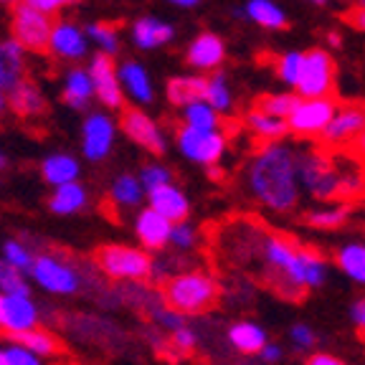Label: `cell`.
<instances>
[{
  "instance_id": "obj_1",
  "label": "cell",
  "mask_w": 365,
  "mask_h": 365,
  "mask_svg": "<svg viewBox=\"0 0 365 365\" xmlns=\"http://www.w3.org/2000/svg\"><path fill=\"white\" fill-rule=\"evenodd\" d=\"M246 190L264 211L287 216L302 200L297 178V145L277 140L264 143L246 165Z\"/></svg>"
},
{
  "instance_id": "obj_2",
  "label": "cell",
  "mask_w": 365,
  "mask_h": 365,
  "mask_svg": "<svg viewBox=\"0 0 365 365\" xmlns=\"http://www.w3.org/2000/svg\"><path fill=\"white\" fill-rule=\"evenodd\" d=\"M259 259L269 284L289 299H299L304 292L319 289L327 282V259L319 251L297 246L284 236L264 234Z\"/></svg>"
},
{
  "instance_id": "obj_3",
  "label": "cell",
  "mask_w": 365,
  "mask_h": 365,
  "mask_svg": "<svg viewBox=\"0 0 365 365\" xmlns=\"http://www.w3.org/2000/svg\"><path fill=\"white\" fill-rule=\"evenodd\" d=\"M160 294L170 309L185 314V317H195V314H205L208 309L216 307L218 297H221V284L213 274L203 272V269H182L160 287Z\"/></svg>"
},
{
  "instance_id": "obj_4",
  "label": "cell",
  "mask_w": 365,
  "mask_h": 365,
  "mask_svg": "<svg viewBox=\"0 0 365 365\" xmlns=\"http://www.w3.org/2000/svg\"><path fill=\"white\" fill-rule=\"evenodd\" d=\"M297 178H299L302 195L307 193L319 203L340 198L337 165L325 150L312 148V145H297Z\"/></svg>"
},
{
  "instance_id": "obj_5",
  "label": "cell",
  "mask_w": 365,
  "mask_h": 365,
  "mask_svg": "<svg viewBox=\"0 0 365 365\" xmlns=\"http://www.w3.org/2000/svg\"><path fill=\"white\" fill-rule=\"evenodd\" d=\"M29 279L38 289L53 297H74L84 292V272L79 264L58 251H36V259L29 269Z\"/></svg>"
},
{
  "instance_id": "obj_6",
  "label": "cell",
  "mask_w": 365,
  "mask_h": 365,
  "mask_svg": "<svg viewBox=\"0 0 365 365\" xmlns=\"http://www.w3.org/2000/svg\"><path fill=\"white\" fill-rule=\"evenodd\" d=\"M94 269L112 282H150L153 254L130 244H104L94 251Z\"/></svg>"
},
{
  "instance_id": "obj_7",
  "label": "cell",
  "mask_w": 365,
  "mask_h": 365,
  "mask_svg": "<svg viewBox=\"0 0 365 365\" xmlns=\"http://www.w3.org/2000/svg\"><path fill=\"white\" fill-rule=\"evenodd\" d=\"M175 148L193 165L211 168L218 165L226 155L228 135L223 130H193V127L178 125Z\"/></svg>"
},
{
  "instance_id": "obj_8",
  "label": "cell",
  "mask_w": 365,
  "mask_h": 365,
  "mask_svg": "<svg viewBox=\"0 0 365 365\" xmlns=\"http://www.w3.org/2000/svg\"><path fill=\"white\" fill-rule=\"evenodd\" d=\"M117 130L130 140L132 145H137L140 150L150 155H165L168 153V135L160 127V122L153 114H148V109L143 107H125L120 112L117 120Z\"/></svg>"
},
{
  "instance_id": "obj_9",
  "label": "cell",
  "mask_w": 365,
  "mask_h": 365,
  "mask_svg": "<svg viewBox=\"0 0 365 365\" xmlns=\"http://www.w3.org/2000/svg\"><path fill=\"white\" fill-rule=\"evenodd\" d=\"M294 91L302 99L332 97L335 91V58L327 48H309L302 58V74Z\"/></svg>"
},
{
  "instance_id": "obj_10",
  "label": "cell",
  "mask_w": 365,
  "mask_h": 365,
  "mask_svg": "<svg viewBox=\"0 0 365 365\" xmlns=\"http://www.w3.org/2000/svg\"><path fill=\"white\" fill-rule=\"evenodd\" d=\"M51 26H53L51 16L36 11V8L26 6V3L13 6L11 38L16 41L26 53H46L48 36H51Z\"/></svg>"
},
{
  "instance_id": "obj_11",
  "label": "cell",
  "mask_w": 365,
  "mask_h": 365,
  "mask_svg": "<svg viewBox=\"0 0 365 365\" xmlns=\"http://www.w3.org/2000/svg\"><path fill=\"white\" fill-rule=\"evenodd\" d=\"M337 109V102L332 97H319V99H299L292 114L287 117V130L292 137L309 143L314 137H322L325 127L330 125L332 114Z\"/></svg>"
},
{
  "instance_id": "obj_12",
  "label": "cell",
  "mask_w": 365,
  "mask_h": 365,
  "mask_svg": "<svg viewBox=\"0 0 365 365\" xmlns=\"http://www.w3.org/2000/svg\"><path fill=\"white\" fill-rule=\"evenodd\" d=\"M117 120L107 109L89 112L81 122V155L89 163H102L112 155L117 143Z\"/></svg>"
},
{
  "instance_id": "obj_13",
  "label": "cell",
  "mask_w": 365,
  "mask_h": 365,
  "mask_svg": "<svg viewBox=\"0 0 365 365\" xmlns=\"http://www.w3.org/2000/svg\"><path fill=\"white\" fill-rule=\"evenodd\" d=\"M86 71H89L94 99H97L107 112H122L127 99H125V94H122L114 56H107V53H99V51L91 53L89 63H86Z\"/></svg>"
},
{
  "instance_id": "obj_14",
  "label": "cell",
  "mask_w": 365,
  "mask_h": 365,
  "mask_svg": "<svg viewBox=\"0 0 365 365\" xmlns=\"http://www.w3.org/2000/svg\"><path fill=\"white\" fill-rule=\"evenodd\" d=\"M46 53H51L53 58H61V61L68 63L84 61L89 56V38H86L84 29H81L79 23L68 21V18H58L51 26Z\"/></svg>"
},
{
  "instance_id": "obj_15",
  "label": "cell",
  "mask_w": 365,
  "mask_h": 365,
  "mask_svg": "<svg viewBox=\"0 0 365 365\" xmlns=\"http://www.w3.org/2000/svg\"><path fill=\"white\" fill-rule=\"evenodd\" d=\"M365 132V107L363 104H342L335 109L330 125L322 132V143L327 148H345V145L355 143Z\"/></svg>"
},
{
  "instance_id": "obj_16",
  "label": "cell",
  "mask_w": 365,
  "mask_h": 365,
  "mask_svg": "<svg viewBox=\"0 0 365 365\" xmlns=\"http://www.w3.org/2000/svg\"><path fill=\"white\" fill-rule=\"evenodd\" d=\"M226 61V41L213 31L198 34L185 48V63L190 66L193 74H213L221 71Z\"/></svg>"
},
{
  "instance_id": "obj_17",
  "label": "cell",
  "mask_w": 365,
  "mask_h": 365,
  "mask_svg": "<svg viewBox=\"0 0 365 365\" xmlns=\"http://www.w3.org/2000/svg\"><path fill=\"white\" fill-rule=\"evenodd\" d=\"M170 226L173 223L160 216L158 211H153L150 205H143L135 213V221H132V231H135L137 244H140V249L150 251V254H163L168 249Z\"/></svg>"
},
{
  "instance_id": "obj_18",
  "label": "cell",
  "mask_w": 365,
  "mask_h": 365,
  "mask_svg": "<svg viewBox=\"0 0 365 365\" xmlns=\"http://www.w3.org/2000/svg\"><path fill=\"white\" fill-rule=\"evenodd\" d=\"M117 76H120V86L125 99H130L135 107L145 109L150 104H155V84L148 66L130 58V61L117 63Z\"/></svg>"
},
{
  "instance_id": "obj_19",
  "label": "cell",
  "mask_w": 365,
  "mask_h": 365,
  "mask_svg": "<svg viewBox=\"0 0 365 365\" xmlns=\"http://www.w3.org/2000/svg\"><path fill=\"white\" fill-rule=\"evenodd\" d=\"M41 322V309L34 294H11L3 302V332L16 337L26 330H34Z\"/></svg>"
},
{
  "instance_id": "obj_20",
  "label": "cell",
  "mask_w": 365,
  "mask_h": 365,
  "mask_svg": "<svg viewBox=\"0 0 365 365\" xmlns=\"http://www.w3.org/2000/svg\"><path fill=\"white\" fill-rule=\"evenodd\" d=\"M130 38L132 46L140 48V51H158V48H165L168 43H173L175 26L158 16H143L132 23Z\"/></svg>"
},
{
  "instance_id": "obj_21",
  "label": "cell",
  "mask_w": 365,
  "mask_h": 365,
  "mask_svg": "<svg viewBox=\"0 0 365 365\" xmlns=\"http://www.w3.org/2000/svg\"><path fill=\"white\" fill-rule=\"evenodd\" d=\"M148 205L153 211H158L163 218H168L170 223L185 221L190 216V200L185 195V190L178 188L175 182L160 185V188L148 193Z\"/></svg>"
},
{
  "instance_id": "obj_22",
  "label": "cell",
  "mask_w": 365,
  "mask_h": 365,
  "mask_svg": "<svg viewBox=\"0 0 365 365\" xmlns=\"http://www.w3.org/2000/svg\"><path fill=\"white\" fill-rule=\"evenodd\" d=\"M61 102L74 112H86L89 104L94 102V89L86 66H68L61 79Z\"/></svg>"
},
{
  "instance_id": "obj_23",
  "label": "cell",
  "mask_w": 365,
  "mask_h": 365,
  "mask_svg": "<svg viewBox=\"0 0 365 365\" xmlns=\"http://www.w3.org/2000/svg\"><path fill=\"white\" fill-rule=\"evenodd\" d=\"M8 112H13L21 120H31V117H41L46 112V97L43 91L23 76L13 89H8Z\"/></svg>"
},
{
  "instance_id": "obj_24",
  "label": "cell",
  "mask_w": 365,
  "mask_h": 365,
  "mask_svg": "<svg viewBox=\"0 0 365 365\" xmlns=\"http://www.w3.org/2000/svg\"><path fill=\"white\" fill-rule=\"evenodd\" d=\"M38 173H41V180H43L46 185L56 188V185H63V182L79 180L81 163H79V158L71 153H48L43 160H41Z\"/></svg>"
},
{
  "instance_id": "obj_25",
  "label": "cell",
  "mask_w": 365,
  "mask_h": 365,
  "mask_svg": "<svg viewBox=\"0 0 365 365\" xmlns=\"http://www.w3.org/2000/svg\"><path fill=\"white\" fill-rule=\"evenodd\" d=\"M46 205L53 216H76L89 205V190L84 182H63L51 190V195L46 198Z\"/></svg>"
},
{
  "instance_id": "obj_26",
  "label": "cell",
  "mask_w": 365,
  "mask_h": 365,
  "mask_svg": "<svg viewBox=\"0 0 365 365\" xmlns=\"http://www.w3.org/2000/svg\"><path fill=\"white\" fill-rule=\"evenodd\" d=\"M226 340L239 355H249L251 358V355L262 353V348L269 342V335L254 319H239L226 330Z\"/></svg>"
},
{
  "instance_id": "obj_27",
  "label": "cell",
  "mask_w": 365,
  "mask_h": 365,
  "mask_svg": "<svg viewBox=\"0 0 365 365\" xmlns=\"http://www.w3.org/2000/svg\"><path fill=\"white\" fill-rule=\"evenodd\" d=\"M145 200H148V193H145L137 173L114 175L112 185H109V203L117 205L120 211H140Z\"/></svg>"
},
{
  "instance_id": "obj_28",
  "label": "cell",
  "mask_w": 365,
  "mask_h": 365,
  "mask_svg": "<svg viewBox=\"0 0 365 365\" xmlns=\"http://www.w3.org/2000/svg\"><path fill=\"white\" fill-rule=\"evenodd\" d=\"M241 21H249L264 31H284L287 13L277 0H244L241 6Z\"/></svg>"
},
{
  "instance_id": "obj_29",
  "label": "cell",
  "mask_w": 365,
  "mask_h": 365,
  "mask_svg": "<svg viewBox=\"0 0 365 365\" xmlns=\"http://www.w3.org/2000/svg\"><path fill=\"white\" fill-rule=\"evenodd\" d=\"M26 76V51L13 38L0 41V91H8Z\"/></svg>"
},
{
  "instance_id": "obj_30",
  "label": "cell",
  "mask_w": 365,
  "mask_h": 365,
  "mask_svg": "<svg viewBox=\"0 0 365 365\" xmlns=\"http://www.w3.org/2000/svg\"><path fill=\"white\" fill-rule=\"evenodd\" d=\"M244 127L257 137V140H262V143H277V140H284V137L289 135L287 120L267 114L259 107L249 109V112L244 114Z\"/></svg>"
},
{
  "instance_id": "obj_31",
  "label": "cell",
  "mask_w": 365,
  "mask_h": 365,
  "mask_svg": "<svg viewBox=\"0 0 365 365\" xmlns=\"http://www.w3.org/2000/svg\"><path fill=\"white\" fill-rule=\"evenodd\" d=\"M203 102H208L218 114H231L234 112V89H231V81L223 71H213V74H205L203 79Z\"/></svg>"
},
{
  "instance_id": "obj_32",
  "label": "cell",
  "mask_w": 365,
  "mask_h": 365,
  "mask_svg": "<svg viewBox=\"0 0 365 365\" xmlns=\"http://www.w3.org/2000/svg\"><path fill=\"white\" fill-rule=\"evenodd\" d=\"M335 267L350 282L365 287V241H348L335 251Z\"/></svg>"
},
{
  "instance_id": "obj_33",
  "label": "cell",
  "mask_w": 365,
  "mask_h": 365,
  "mask_svg": "<svg viewBox=\"0 0 365 365\" xmlns=\"http://www.w3.org/2000/svg\"><path fill=\"white\" fill-rule=\"evenodd\" d=\"M8 340L18 342L23 345L26 350H31L34 355H38L41 360H48V358H56V355L63 353V345L53 332L43 330V327H34V330H26L16 337H8Z\"/></svg>"
},
{
  "instance_id": "obj_34",
  "label": "cell",
  "mask_w": 365,
  "mask_h": 365,
  "mask_svg": "<svg viewBox=\"0 0 365 365\" xmlns=\"http://www.w3.org/2000/svg\"><path fill=\"white\" fill-rule=\"evenodd\" d=\"M203 79L205 74H180L173 76L165 84V97L173 107H185L190 102H198L203 97Z\"/></svg>"
},
{
  "instance_id": "obj_35",
  "label": "cell",
  "mask_w": 365,
  "mask_h": 365,
  "mask_svg": "<svg viewBox=\"0 0 365 365\" xmlns=\"http://www.w3.org/2000/svg\"><path fill=\"white\" fill-rule=\"evenodd\" d=\"M223 117L208 102L198 99L185 107H180V125L193 127V130H221Z\"/></svg>"
},
{
  "instance_id": "obj_36",
  "label": "cell",
  "mask_w": 365,
  "mask_h": 365,
  "mask_svg": "<svg viewBox=\"0 0 365 365\" xmlns=\"http://www.w3.org/2000/svg\"><path fill=\"white\" fill-rule=\"evenodd\" d=\"M307 223L312 228H319V231H335V228H342L350 218V208L345 203H335L330 200L327 205H317L312 211H307Z\"/></svg>"
},
{
  "instance_id": "obj_37",
  "label": "cell",
  "mask_w": 365,
  "mask_h": 365,
  "mask_svg": "<svg viewBox=\"0 0 365 365\" xmlns=\"http://www.w3.org/2000/svg\"><path fill=\"white\" fill-rule=\"evenodd\" d=\"M89 46H97L99 53H107V56H117L122 48V38H120V29L112 26L107 21H94L84 29Z\"/></svg>"
},
{
  "instance_id": "obj_38",
  "label": "cell",
  "mask_w": 365,
  "mask_h": 365,
  "mask_svg": "<svg viewBox=\"0 0 365 365\" xmlns=\"http://www.w3.org/2000/svg\"><path fill=\"white\" fill-rule=\"evenodd\" d=\"M200 246V231L195 223L178 221L170 226V236H168V249H173L175 254H190Z\"/></svg>"
},
{
  "instance_id": "obj_39",
  "label": "cell",
  "mask_w": 365,
  "mask_h": 365,
  "mask_svg": "<svg viewBox=\"0 0 365 365\" xmlns=\"http://www.w3.org/2000/svg\"><path fill=\"white\" fill-rule=\"evenodd\" d=\"M302 58L304 51H297V48H289V51L279 53L277 61H274V71H277V79L287 86V89L294 91L297 81H299V74H302Z\"/></svg>"
},
{
  "instance_id": "obj_40",
  "label": "cell",
  "mask_w": 365,
  "mask_h": 365,
  "mask_svg": "<svg viewBox=\"0 0 365 365\" xmlns=\"http://www.w3.org/2000/svg\"><path fill=\"white\" fill-rule=\"evenodd\" d=\"M299 99H302V97H299L297 91L287 89V91H277V94H267V97H262L257 107L264 109L267 114L279 117V120H287V117L292 114V109L297 107V102H299Z\"/></svg>"
},
{
  "instance_id": "obj_41",
  "label": "cell",
  "mask_w": 365,
  "mask_h": 365,
  "mask_svg": "<svg viewBox=\"0 0 365 365\" xmlns=\"http://www.w3.org/2000/svg\"><path fill=\"white\" fill-rule=\"evenodd\" d=\"M0 259H3L6 264H11V267H16L18 272L29 274L31 264H34V259H36V251L31 249L26 241L8 239L6 244H3V257H0Z\"/></svg>"
},
{
  "instance_id": "obj_42",
  "label": "cell",
  "mask_w": 365,
  "mask_h": 365,
  "mask_svg": "<svg viewBox=\"0 0 365 365\" xmlns=\"http://www.w3.org/2000/svg\"><path fill=\"white\" fill-rule=\"evenodd\" d=\"M0 292L6 297L11 294H34L31 289V282H29V274L18 272L16 267L6 264L0 259Z\"/></svg>"
},
{
  "instance_id": "obj_43",
  "label": "cell",
  "mask_w": 365,
  "mask_h": 365,
  "mask_svg": "<svg viewBox=\"0 0 365 365\" xmlns=\"http://www.w3.org/2000/svg\"><path fill=\"white\" fill-rule=\"evenodd\" d=\"M198 345H200L198 330L190 325L178 327V330H173L170 337H168V348L178 355H193L195 350H198Z\"/></svg>"
},
{
  "instance_id": "obj_44",
  "label": "cell",
  "mask_w": 365,
  "mask_h": 365,
  "mask_svg": "<svg viewBox=\"0 0 365 365\" xmlns=\"http://www.w3.org/2000/svg\"><path fill=\"white\" fill-rule=\"evenodd\" d=\"M137 178L143 182L145 193H150V190L160 188V185L173 182V170L168 165H163V163H148V165H143L137 170Z\"/></svg>"
},
{
  "instance_id": "obj_45",
  "label": "cell",
  "mask_w": 365,
  "mask_h": 365,
  "mask_svg": "<svg viewBox=\"0 0 365 365\" xmlns=\"http://www.w3.org/2000/svg\"><path fill=\"white\" fill-rule=\"evenodd\" d=\"M287 337H289L292 350L299 355H309L314 350V345H317V335H314V330L307 322H294L289 327V332H287Z\"/></svg>"
},
{
  "instance_id": "obj_46",
  "label": "cell",
  "mask_w": 365,
  "mask_h": 365,
  "mask_svg": "<svg viewBox=\"0 0 365 365\" xmlns=\"http://www.w3.org/2000/svg\"><path fill=\"white\" fill-rule=\"evenodd\" d=\"M148 319H150V325H155L158 330H165V332H173V330H178V327L188 325V317L175 312V309H170L165 302L160 304L158 309H153V312L148 314Z\"/></svg>"
},
{
  "instance_id": "obj_47",
  "label": "cell",
  "mask_w": 365,
  "mask_h": 365,
  "mask_svg": "<svg viewBox=\"0 0 365 365\" xmlns=\"http://www.w3.org/2000/svg\"><path fill=\"white\" fill-rule=\"evenodd\" d=\"M0 353L8 360V365H43V360L38 355H34L31 350H26L23 345H18L13 340L8 342L6 348H0Z\"/></svg>"
},
{
  "instance_id": "obj_48",
  "label": "cell",
  "mask_w": 365,
  "mask_h": 365,
  "mask_svg": "<svg viewBox=\"0 0 365 365\" xmlns=\"http://www.w3.org/2000/svg\"><path fill=\"white\" fill-rule=\"evenodd\" d=\"M21 3H26V6H31V8H36V11L46 13V16H56V13H61L63 8L76 6L79 0H21Z\"/></svg>"
},
{
  "instance_id": "obj_49",
  "label": "cell",
  "mask_w": 365,
  "mask_h": 365,
  "mask_svg": "<svg viewBox=\"0 0 365 365\" xmlns=\"http://www.w3.org/2000/svg\"><path fill=\"white\" fill-rule=\"evenodd\" d=\"M259 358H262L267 365H279L282 360H284V348H282L279 342L269 340L267 345L262 348V353H259Z\"/></svg>"
},
{
  "instance_id": "obj_50",
  "label": "cell",
  "mask_w": 365,
  "mask_h": 365,
  "mask_svg": "<svg viewBox=\"0 0 365 365\" xmlns=\"http://www.w3.org/2000/svg\"><path fill=\"white\" fill-rule=\"evenodd\" d=\"M350 319H353L355 330L365 335V297H360V299L353 302V307H350Z\"/></svg>"
},
{
  "instance_id": "obj_51",
  "label": "cell",
  "mask_w": 365,
  "mask_h": 365,
  "mask_svg": "<svg viewBox=\"0 0 365 365\" xmlns=\"http://www.w3.org/2000/svg\"><path fill=\"white\" fill-rule=\"evenodd\" d=\"M304 365H345V360H340L332 353H309Z\"/></svg>"
},
{
  "instance_id": "obj_52",
  "label": "cell",
  "mask_w": 365,
  "mask_h": 365,
  "mask_svg": "<svg viewBox=\"0 0 365 365\" xmlns=\"http://www.w3.org/2000/svg\"><path fill=\"white\" fill-rule=\"evenodd\" d=\"M348 21L353 23L358 31H365V11H360V8H353V11L348 13Z\"/></svg>"
},
{
  "instance_id": "obj_53",
  "label": "cell",
  "mask_w": 365,
  "mask_h": 365,
  "mask_svg": "<svg viewBox=\"0 0 365 365\" xmlns=\"http://www.w3.org/2000/svg\"><path fill=\"white\" fill-rule=\"evenodd\" d=\"M203 0H168V6L173 8H180V11H193V8H198Z\"/></svg>"
},
{
  "instance_id": "obj_54",
  "label": "cell",
  "mask_w": 365,
  "mask_h": 365,
  "mask_svg": "<svg viewBox=\"0 0 365 365\" xmlns=\"http://www.w3.org/2000/svg\"><path fill=\"white\" fill-rule=\"evenodd\" d=\"M325 41L330 43V48H340L342 46V36L337 34V31H330V34L325 36Z\"/></svg>"
},
{
  "instance_id": "obj_55",
  "label": "cell",
  "mask_w": 365,
  "mask_h": 365,
  "mask_svg": "<svg viewBox=\"0 0 365 365\" xmlns=\"http://www.w3.org/2000/svg\"><path fill=\"white\" fill-rule=\"evenodd\" d=\"M8 112V91H0V117Z\"/></svg>"
},
{
  "instance_id": "obj_56",
  "label": "cell",
  "mask_w": 365,
  "mask_h": 365,
  "mask_svg": "<svg viewBox=\"0 0 365 365\" xmlns=\"http://www.w3.org/2000/svg\"><path fill=\"white\" fill-rule=\"evenodd\" d=\"M205 173H208V175H211V178H216V180H218V178H223V170H221V168H218V165L205 168Z\"/></svg>"
},
{
  "instance_id": "obj_57",
  "label": "cell",
  "mask_w": 365,
  "mask_h": 365,
  "mask_svg": "<svg viewBox=\"0 0 365 365\" xmlns=\"http://www.w3.org/2000/svg\"><path fill=\"white\" fill-rule=\"evenodd\" d=\"M355 145H358V150H360V153L365 155V132H363V135L358 137V140H355Z\"/></svg>"
},
{
  "instance_id": "obj_58",
  "label": "cell",
  "mask_w": 365,
  "mask_h": 365,
  "mask_svg": "<svg viewBox=\"0 0 365 365\" xmlns=\"http://www.w3.org/2000/svg\"><path fill=\"white\" fill-rule=\"evenodd\" d=\"M307 3H312V6H317V8H325V6H330L332 0H307Z\"/></svg>"
},
{
  "instance_id": "obj_59",
  "label": "cell",
  "mask_w": 365,
  "mask_h": 365,
  "mask_svg": "<svg viewBox=\"0 0 365 365\" xmlns=\"http://www.w3.org/2000/svg\"><path fill=\"white\" fill-rule=\"evenodd\" d=\"M3 302H6V294L0 292V332H3Z\"/></svg>"
},
{
  "instance_id": "obj_60",
  "label": "cell",
  "mask_w": 365,
  "mask_h": 365,
  "mask_svg": "<svg viewBox=\"0 0 365 365\" xmlns=\"http://www.w3.org/2000/svg\"><path fill=\"white\" fill-rule=\"evenodd\" d=\"M8 168V158H6V153H3V150H0V173L6 170Z\"/></svg>"
},
{
  "instance_id": "obj_61",
  "label": "cell",
  "mask_w": 365,
  "mask_h": 365,
  "mask_svg": "<svg viewBox=\"0 0 365 365\" xmlns=\"http://www.w3.org/2000/svg\"><path fill=\"white\" fill-rule=\"evenodd\" d=\"M21 0H0V6H18Z\"/></svg>"
},
{
  "instance_id": "obj_62",
  "label": "cell",
  "mask_w": 365,
  "mask_h": 365,
  "mask_svg": "<svg viewBox=\"0 0 365 365\" xmlns=\"http://www.w3.org/2000/svg\"><path fill=\"white\" fill-rule=\"evenodd\" d=\"M355 8H360V11H365V0H355Z\"/></svg>"
},
{
  "instance_id": "obj_63",
  "label": "cell",
  "mask_w": 365,
  "mask_h": 365,
  "mask_svg": "<svg viewBox=\"0 0 365 365\" xmlns=\"http://www.w3.org/2000/svg\"><path fill=\"white\" fill-rule=\"evenodd\" d=\"M0 365H8V360L3 358V353H0Z\"/></svg>"
}]
</instances>
